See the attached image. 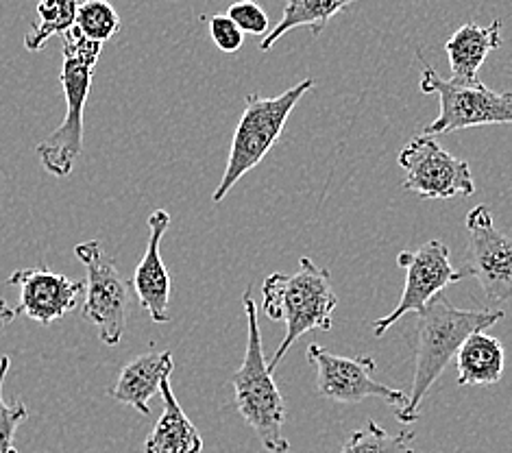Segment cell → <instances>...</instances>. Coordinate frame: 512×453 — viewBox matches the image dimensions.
Listing matches in <instances>:
<instances>
[{
  "label": "cell",
  "mask_w": 512,
  "mask_h": 453,
  "mask_svg": "<svg viewBox=\"0 0 512 453\" xmlns=\"http://www.w3.org/2000/svg\"><path fill=\"white\" fill-rule=\"evenodd\" d=\"M504 318L502 310H462L447 297L436 295L419 314L417 345H414V377L406 410L395 412L399 423L419 419L421 401L428 397L436 379L456 360L460 347L475 332H486Z\"/></svg>",
  "instance_id": "1"
},
{
  "label": "cell",
  "mask_w": 512,
  "mask_h": 453,
  "mask_svg": "<svg viewBox=\"0 0 512 453\" xmlns=\"http://www.w3.org/2000/svg\"><path fill=\"white\" fill-rule=\"evenodd\" d=\"M262 308L271 321H286V336L279 342L268 371L275 373L290 347L308 332H329L334 325L338 297L327 268L301 257L295 275L273 273L264 279Z\"/></svg>",
  "instance_id": "2"
},
{
  "label": "cell",
  "mask_w": 512,
  "mask_h": 453,
  "mask_svg": "<svg viewBox=\"0 0 512 453\" xmlns=\"http://www.w3.org/2000/svg\"><path fill=\"white\" fill-rule=\"evenodd\" d=\"M242 305H245L249 332L245 360H242L240 369L231 375L236 410L255 432V436L260 438L266 451L288 453L290 443L284 436L286 401L282 393H279L273 373L268 371L258 321V305L253 301L251 288H247L245 295H242Z\"/></svg>",
  "instance_id": "3"
},
{
  "label": "cell",
  "mask_w": 512,
  "mask_h": 453,
  "mask_svg": "<svg viewBox=\"0 0 512 453\" xmlns=\"http://www.w3.org/2000/svg\"><path fill=\"white\" fill-rule=\"evenodd\" d=\"M64 64L59 72L66 99V116L51 136L35 146L42 168L53 177H68L83 155V112L88 103L94 66L101 57L103 44L83 38L72 27L64 35Z\"/></svg>",
  "instance_id": "4"
},
{
  "label": "cell",
  "mask_w": 512,
  "mask_h": 453,
  "mask_svg": "<svg viewBox=\"0 0 512 453\" xmlns=\"http://www.w3.org/2000/svg\"><path fill=\"white\" fill-rule=\"evenodd\" d=\"M312 85L314 81L306 79L292 85L284 94L273 96V99H264L260 94L247 96L245 112H242L238 127L234 131V140H231L227 168L221 183H218V188L212 194L214 203H221L231 192V188L271 153L279 136H282L292 109L297 107V103L303 99V94H306Z\"/></svg>",
  "instance_id": "5"
},
{
  "label": "cell",
  "mask_w": 512,
  "mask_h": 453,
  "mask_svg": "<svg viewBox=\"0 0 512 453\" xmlns=\"http://www.w3.org/2000/svg\"><path fill=\"white\" fill-rule=\"evenodd\" d=\"M421 92L438 94L441 114L423 129L425 136H445L484 125H512V92H493L482 81L454 83L436 75L430 64L421 68Z\"/></svg>",
  "instance_id": "6"
},
{
  "label": "cell",
  "mask_w": 512,
  "mask_h": 453,
  "mask_svg": "<svg viewBox=\"0 0 512 453\" xmlns=\"http://www.w3.org/2000/svg\"><path fill=\"white\" fill-rule=\"evenodd\" d=\"M75 255L85 266L88 281H85V303L83 318L99 327V338L103 345L116 347L123 340L127 327V312L131 303V286L120 275L116 262L109 257L99 240L81 242L75 247Z\"/></svg>",
  "instance_id": "7"
},
{
  "label": "cell",
  "mask_w": 512,
  "mask_h": 453,
  "mask_svg": "<svg viewBox=\"0 0 512 453\" xmlns=\"http://www.w3.org/2000/svg\"><path fill=\"white\" fill-rule=\"evenodd\" d=\"M399 166L404 168V188L423 199H469L475 192L471 166L465 159L447 153L434 136L412 138L399 153Z\"/></svg>",
  "instance_id": "8"
},
{
  "label": "cell",
  "mask_w": 512,
  "mask_h": 453,
  "mask_svg": "<svg viewBox=\"0 0 512 453\" xmlns=\"http://www.w3.org/2000/svg\"><path fill=\"white\" fill-rule=\"evenodd\" d=\"M308 362L316 369V390L329 401L362 403L364 399H380L397 412L408 406V393L404 390L375 382L377 362L373 358H343L312 342Z\"/></svg>",
  "instance_id": "9"
},
{
  "label": "cell",
  "mask_w": 512,
  "mask_h": 453,
  "mask_svg": "<svg viewBox=\"0 0 512 453\" xmlns=\"http://www.w3.org/2000/svg\"><path fill=\"white\" fill-rule=\"evenodd\" d=\"M397 264L406 268V286L397 308L373 323V334L377 338H382L406 314H421L436 295H441L447 286L458 284L465 277V273L451 266L449 249L441 240L425 242L414 253L401 251L397 255Z\"/></svg>",
  "instance_id": "10"
},
{
  "label": "cell",
  "mask_w": 512,
  "mask_h": 453,
  "mask_svg": "<svg viewBox=\"0 0 512 453\" xmlns=\"http://www.w3.org/2000/svg\"><path fill=\"white\" fill-rule=\"evenodd\" d=\"M465 275H471L486 299L493 303L512 301V238L499 231L486 205L467 214Z\"/></svg>",
  "instance_id": "11"
},
{
  "label": "cell",
  "mask_w": 512,
  "mask_h": 453,
  "mask_svg": "<svg viewBox=\"0 0 512 453\" xmlns=\"http://www.w3.org/2000/svg\"><path fill=\"white\" fill-rule=\"evenodd\" d=\"M7 284L20 288L16 314L29 316L31 321L42 325L59 321L70 310H75L79 295L85 290L83 281L48 271L46 266L22 268V271L11 273Z\"/></svg>",
  "instance_id": "12"
},
{
  "label": "cell",
  "mask_w": 512,
  "mask_h": 453,
  "mask_svg": "<svg viewBox=\"0 0 512 453\" xmlns=\"http://www.w3.org/2000/svg\"><path fill=\"white\" fill-rule=\"evenodd\" d=\"M146 225H149V244H146L142 260L133 273V290H136L140 305L153 323H168L170 275L162 262L160 244L170 227V214L166 210H155L146 220Z\"/></svg>",
  "instance_id": "13"
},
{
  "label": "cell",
  "mask_w": 512,
  "mask_h": 453,
  "mask_svg": "<svg viewBox=\"0 0 512 453\" xmlns=\"http://www.w3.org/2000/svg\"><path fill=\"white\" fill-rule=\"evenodd\" d=\"M173 369V351H146L123 366L116 384L109 388V397L142 414H151L149 401L160 393Z\"/></svg>",
  "instance_id": "14"
},
{
  "label": "cell",
  "mask_w": 512,
  "mask_h": 453,
  "mask_svg": "<svg viewBox=\"0 0 512 453\" xmlns=\"http://www.w3.org/2000/svg\"><path fill=\"white\" fill-rule=\"evenodd\" d=\"M499 46H502V20H493L489 27H480L475 22L460 27L445 44L451 81L462 85L478 83V70Z\"/></svg>",
  "instance_id": "15"
},
{
  "label": "cell",
  "mask_w": 512,
  "mask_h": 453,
  "mask_svg": "<svg viewBox=\"0 0 512 453\" xmlns=\"http://www.w3.org/2000/svg\"><path fill=\"white\" fill-rule=\"evenodd\" d=\"M160 393L164 399V412L149 438H146L144 453H201L203 438L197 425L188 419L184 408L179 406L173 386H170V377L164 379Z\"/></svg>",
  "instance_id": "16"
},
{
  "label": "cell",
  "mask_w": 512,
  "mask_h": 453,
  "mask_svg": "<svg viewBox=\"0 0 512 453\" xmlns=\"http://www.w3.org/2000/svg\"><path fill=\"white\" fill-rule=\"evenodd\" d=\"M456 362L460 386H491L502 379L506 351L495 336L475 332L460 347Z\"/></svg>",
  "instance_id": "17"
},
{
  "label": "cell",
  "mask_w": 512,
  "mask_h": 453,
  "mask_svg": "<svg viewBox=\"0 0 512 453\" xmlns=\"http://www.w3.org/2000/svg\"><path fill=\"white\" fill-rule=\"evenodd\" d=\"M353 3H358V0H286L282 20L277 22V27L271 33L264 35L260 51H271L279 38H284L288 31L299 27L310 29L314 38H319L327 22Z\"/></svg>",
  "instance_id": "18"
},
{
  "label": "cell",
  "mask_w": 512,
  "mask_h": 453,
  "mask_svg": "<svg viewBox=\"0 0 512 453\" xmlns=\"http://www.w3.org/2000/svg\"><path fill=\"white\" fill-rule=\"evenodd\" d=\"M79 0H40L38 16L40 24L24 38V48L29 53H38L53 35H64L75 27Z\"/></svg>",
  "instance_id": "19"
},
{
  "label": "cell",
  "mask_w": 512,
  "mask_h": 453,
  "mask_svg": "<svg viewBox=\"0 0 512 453\" xmlns=\"http://www.w3.org/2000/svg\"><path fill=\"white\" fill-rule=\"evenodd\" d=\"M412 440L414 432L401 430L397 434H388L382 425L371 421L349 434L340 453H414L410 447Z\"/></svg>",
  "instance_id": "20"
},
{
  "label": "cell",
  "mask_w": 512,
  "mask_h": 453,
  "mask_svg": "<svg viewBox=\"0 0 512 453\" xmlns=\"http://www.w3.org/2000/svg\"><path fill=\"white\" fill-rule=\"evenodd\" d=\"M75 29H79L83 38L105 44L118 33L120 16L107 0H83L77 9Z\"/></svg>",
  "instance_id": "21"
},
{
  "label": "cell",
  "mask_w": 512,
  "mask_h": 453,
  "mask_svg": "<svg viewBox=\"0 0 512 453\" xmlns=\"http://www.w3.org/2000/svg\"><path fill=\"white\" fill-rule=\"evenodd\" d=\"M9 371V355H0V453H18L14 436L22 423H27L29 410L20 399L7 403L3 397V384Z\"/></svg>",
  "instance_id": "22"
},
{
  "label": "cell",
  "mask_w": 512,
  "mask_h": 453,
  "mask_svg": "<svg viewBox=\"0 0 512 453\" xmlns=\"http://www.w3.org/2000/svg\"><path fill=\"white\" fill-rule=\"evenodd\" d=\"M227 16L236 22V27L242 33H251V35L268 33L266 11L258 3H253V0H238V3H234L227 9Z\"/></svg>",
  "instance_id": "23"
},
{
  "label": "cell",
  "mask_w": 512,
  "mask_h": 453,
  "mask_svg": "<svg viewBox=\"0 0 512 453\" xmlns=\"http://www.w3.org/2000/svg\"><path fill=\"white\" fill-rule=\"evenodd\" d=\"M210 24V35L214 44L221 48L223 53H238L242 44H245V33H242L236 22L231 20L227 14L225 16H212L207 20Z\"/></svg>",
  "instance_id": "24"
},
{
  "label": "cell",
  "mask_w": 512,
  "mask_h": 453,
  "mask_svg": "<svg viewBox=\"0 0 512 453\" xmlns=\"http://www.w3.org/2000/svg\"><path fill=\"white\" fill-rule=\"evenodd\" d=\"M16 316V308H9V303L5 299H0V329L7 327Z\"/></svg>",
  "instance_id": "25"
},
{
  "label": "cell",
  "mask_w": 512,
  "mask_h": 453,
  "mask_svg": "<svg viewBox=\"0 0 512 453\" xmlns=\"http://www.w3.org/2000/svg\"><path fill=\"white\" fill-rule=\"evenodd\" d=\"M414 453H417V451H414Z\"/></svg>",
  "instance_id": "26"
}]
</instances>
